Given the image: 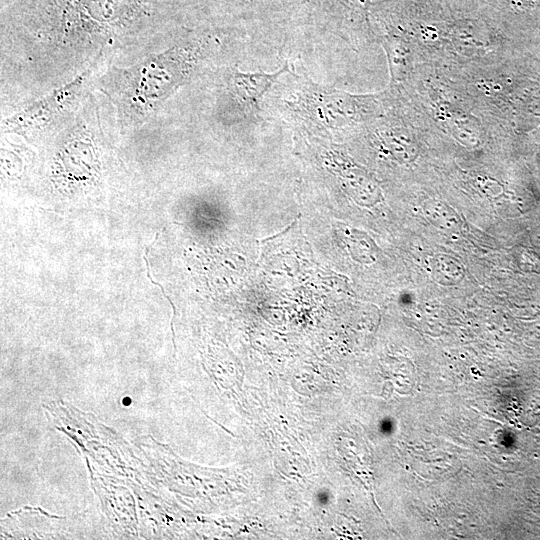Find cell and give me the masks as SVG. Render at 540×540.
Wrapping results in <instances>:
<instances>
[{
    "label": "cell",
    "mask_w": 540,
    "mask_h": 540,
    "mask_svg": "<svg viewBox=\"0 0 540 540\" xmlns=\"http://www.w3.org/2000/svg\"><path fill=\"white\" fill-rule=\"evenodd\" d=\"M90 69L83 72L75 80L66 86L54 91L50 96L35 103L15 117L9 119L10 126H31L35 122L45 121L53 113L58 111L64 103L78 91L82 82L86 79Z\"/></svg>",
    "instance_id": "obj_1"
},
{
    "label": "cell",
    "mask_w": 540,
    "mask_h": 540,
    "mask_svg": "<svg viewBox=\"0 0 540 540\" xmlns=\"http://www.w3.org/2000/svg\"><path fill=\"white\" fill-rule=\"evenodd\" d=\"M287 67L274 74L264 73H237L234 76V85L238 95L247 103L256 105L263 94L269 89L279 74Z\"/></svg>",
    "instance_id": "obj_2"
}]
</instances>
